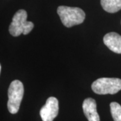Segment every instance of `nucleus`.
<instances>
[{"instance_id":"nucleus-1","label":"nucleus","mask_w":121,"mask_h":121,"mask_svg":"<svg viewBox=\"0 0 121 121\" xmlns=\"http://www.w3.org/2000/svg\"><path fill=\"white\" fill-rule=\"evenodd\" d=\"M57 13L63 24L67 28L82 24L86 17V13L81 8L64 5L57 8Z\"/></svg>"},{"instance_id":"nucleus-2","label":"nucleus","mask_w":121,"mask_h":121,"mask_svg":"<svg viewBox=\"0 0 121 121\" xmlns=\"http://www.w3.org/2000/svg\"><path fill=\"white\" fill-rule=\"evenodd\" d=\"M27 12L24 9H20L14 14L9 28L11 35L13 36H18L22 34L26 35L32 31L34 28V24L27 21Z\"/></svg>"},{"instance_id":"nucleus-3","label":"nucleus","mask_w":121,"mask_h":121,"mask_svg":"<svg viewBox=\"0 0 121 121\" xmlns=\"http://www.w3.org/2000/svg\"><path fill=\"white\" fill-rule=\"evenodd\" d=\"M91 89L97 94H115L121 90V79L119 78H102L91 84Z\"/></svg>"},{"instance_id":"nucleus-4","label":"nucleus","mask_w":121,"mask_h":121,"mask_svg":"<svg viewBox=\"0 0 121 121\" xmlns=\"http://www.w3.org/2000/svg\"><path fill=\"white\" fill-rule=\"evenodd\" d=\"M24 95V86L20 81L14 80L8 89V108L11 114H16L19 110Z\"/></svg>"},{"instance_id":"nucleus-5","label":"nucleus","mask_w":121,"mask_h":121,"mask_svg":"<svg viewBox=\"0 0 121 121\" xmlns=\"http://www.w3.org/2000/svg\"><path fill=\"white\" fill-rule=\"evenodd\" d=\"M59 113V102L55 97L48 98L46 104L40 110L43 121H52Z\"/></svg>"},{"instance_id":"nucleus-6","label":"nucleus","mask_w":121,"mask_h":121,"mask_svg":"<svg viewBox=\"0 0 121 121\" xmlns=\"http://www.w3.org/2000/svg\"><path fill=\"white\" fill-rule=\"evenodd\" d=\"M83 110L89 121H99V117L97 112V106L95 99L86 98L83 101L82 105Z\"/></svg>"},{"instance_id":"nucleus-7","label":"nucleus","mask_w":121,"mask_h":121,"mask_svg":"<svg viewBox=\"0 0 121 121\" xmlns=\"http://www.w3.org/2000/svg\"><path fill=\"white\" fill-rule=\"evenodd\" d=\"M104 44L114 52L121 54V36L116 32H110L104 36Z\"/></svg>"},{"instance_id":"nucleus-8","label":"nucleus","mask_w":121,"mask_h":121,"mask_svg":"<svg viewBox=\"0 0 121 121\" xmlns=\"http://www.w3.org/2000/svg\"><path fill=\"white\" fill-rule=\"evenodd\" d=\"M101 5L108 13H116L121 9V0H101Z\"/></svg>"},{"instance_id":"nucleus-9","label":"nucleus","mask_w":121,"mask_h":121,"mask_svg":"<svg viewBox=\"0 0 121 121\" xmlns=\"http://www.w3.org/2000/svg\"><path fill=\"white\" fill-rule=\"evenodd\" d=\"M110 112L114 121H121V106L117 102H112L110 104Z\"/></svg>"},{"instance_id":"nucleus-10","label":"nucleus","mask_w":121,"mask_h":121,"mask_svg":"<svg viewBox=\"0 0 121 121\" xmlns=\"http://www.w3.org/2000/svg\"><path fill=\"white\" fill-rule=\"evenodd\" d=\"M1 65H0V72H1Z\"/></svg>"}]
</instances>
